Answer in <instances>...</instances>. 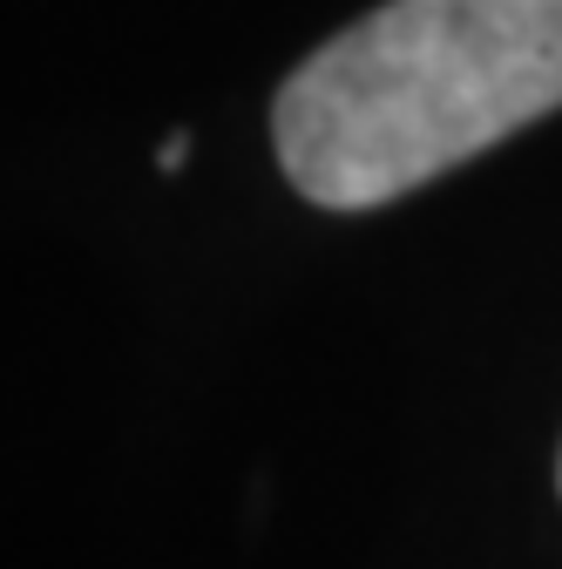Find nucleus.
Here are the masks:
<instances>
[{
    "mask_svg": "<svg viewBox=\"0 0 562 569\" xmlns=\"http://www.w3.org/2000/svg\"><path fill=\"white\" fill-rule=\"evenodd\" d=\"M562 109V0H387L278 89L271 136L319 210H373Z\"/></svg>",
    "mask_w": 562,
    "mask_h": 569,
    "instance_id": "obj_1",
    "label": "nucleus"
},
{
    "mask_svg": "<svg viewBox=\"0 0 562 569\" xmlns=\"http://www.w3.org/2000/svg\"><path fill=\"white\" fill-rule=\"evenodd\" d=\"M555 481H562V475H555Z\"/></svg>",
    "mask_w": 562,
    "mask_h": 569,
    "instance_id": "obj_3",
    "label": "nucleus"
},
{
    "mask_svg": "<svg viewBox=\"0 0 562 569\" xmlns=\"http://www.w3.org/2000/svg\"><path fill=\"white\" fill-rule=\"evenodd\" d=\"M183 142H190L183 129H177V136H163V150H157V163H163V170H177V163H183Z\"/></svg>",
    "mask_w": 562,
    "mask_h": 569,
    "instance_id": "obj_2",
    "label": "nucleus"
}]
</instances>
